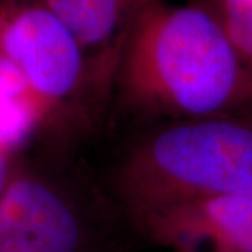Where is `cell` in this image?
I'll list each match as a JSON object with an SVG mask.
<instances>
[{
    "mask_svg": "<svg viewBox=\"0 0 252 252\" xmlns=\"http://www.w3.org/2000/svg\"><path fill=\"white\" fill-rule=\"evenodd\" d=\"M115 80L126 99L178 119L252 111V73L215 9L149 0L127 30Z\"/></svg>",
    "mask_w": 252,
    "mask_h": 252,
    "instance_id": "6da1fadb",
    "label": "cell"
},
{
    "mask_svg": "<svg viewBox=\"0 0 252 252\" xmlns=\"http://www.w3.org/2000/svg\"><path fill=\"white\" fill-rule=\"evenodd\" d=\"M118 187L135 215L228 193H252V124L230 118L185 119L137 144Z\"/></svg>",
    "mask_w": 252,
    "mask_h": 252,
    "instance_id": "7a4b0ae2",
    "label": "cell"
},
{
    "mask_svg": "<svg viewBox=\"0 0 252 252\" xmlns=\"http://www.w3.org/2000/svg\"><path fill=\"white\" fill-rule=\"evenodd\" d=\"M0 59L21 79L41 127H61L99 101L84 48L34 0H0Z\"/></svg>",
    "mask_w": 252,
    "mask_h": 252,
    "instance_id": "3957f363",
    "label": "cell"
},
{
    "mask_svg": "<svg viewBox=\"0 0 252 252\" xmlns=\"http://www.w3.org/2000/svg\"><path fill=\"white\" fill-rule=\"evenodd\" d=\"M91 240L72 192L18 153L0 200V252H90Z\"/></svg>",
    "mask_w": 252,
    "mask_h": 252,
    "instance_id": "277c9868",
    "label": "cell"
},
{
    "mask_svg": "<svg viewBox=\"0 0 252 252\" xmlns=\"http://www.w3.org/2000/svg\"><path fill=\"white\" fill-rule=\"evenodd\" d=\"M136 217L174 252H252V193L189 199Z\"/></svg>",
    "mask_w": 252,
    "mask_h": 252,
    "instance_id": "5b68a950",
    "label": "cell"
},
{
    "mask_svg": "<svg viewBox=\"0 0 252 252\" xmlns=\"http://www.w3.org/2000/svg\"><path fill=\"white\" fill-rule=\"evenodd\" d=\"M52 11L84 48L98 99L115 80L127 30L149 0H34Z\"/></svg>",
    "mask_w": 252,
    "mask_h": 252,
    "instance_id": "8992f818",
    "label": "cell"
},
{
    "mask_svg": "<svg viewBox=\"0 0 252 252\" xmlns=\"http://www.w3.org/2000/svg\"><path fill=\"white\" fill-rule=\"evenodd\" d=\"M215 11L252 73V0H217Z\"/></svg>",
    "mask_w": 252,
    "mask_h": 252,
    "instance_id": "52a82bcc",
    "label": "cell"
},
{
    "mask_svg": "<svg viewBox=\"0 0 252 252\" xmlns=\"http://www.w3.org/2000/svg\"><path fill=\"white\" fill-rule=\"evenodd\" d=\"M17 154V147L11 146L7 142L0 140V200L3 198V193L9 184Z\"/></svg>",
    "mask_w": 252,
    "mask_h": 252,
    "instance_id": "ba28073f",
    "label": "cell"
}]
</instances>
